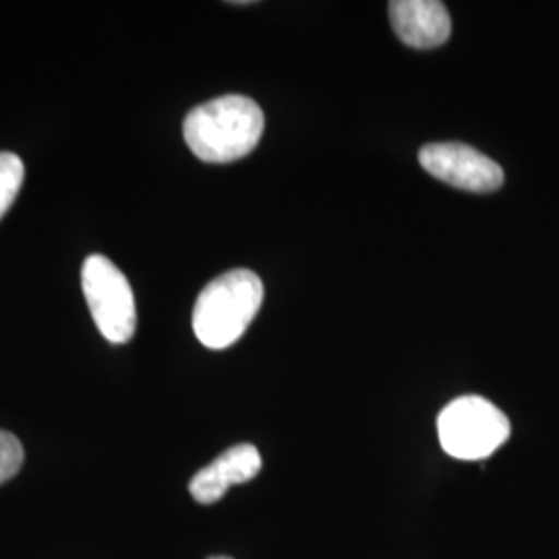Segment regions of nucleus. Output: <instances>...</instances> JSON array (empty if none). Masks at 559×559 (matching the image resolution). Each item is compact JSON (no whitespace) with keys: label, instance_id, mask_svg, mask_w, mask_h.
<instances>
[{"label":"nucleus","instance_id":"f257e3e1","mask_svg":"<svg viewBox=\"0 0 559 559\" xmlns=\"http://www.w3.org/2000/svg\"><path fill=\"white\" fill-rule=\"evenodd\" d=\"M260 104L247 96L228 94L195 106L182 124L189 150L203 162L228 164L249 156L263 133Z\"/></svg>","mask_w":559,"mask_h":559},{"label":"nucleus","instance_id":"f03ea898","mask_svg":"<svg viewBox=\"0 0 559 559\" xmlns=\"http://www.w3.org/2000/svg\"><path fill=\"white\" fill-rule=\"evenodd\" d=\"M263 282L251 270H233L212 280L195 300L193 332L203 346H233L260 313Z\"/></svg>","mask_w":559,"mask_h":559},{"label":"nucleus","instance_id":"7ed1b4c3","mask_svg":"<svg viewBox=\"0 0 559 559\" xmlns=\"http://www.w3.org/2000/svg\"><path fill=\"white\" fill-rule=\"evenodd\" d=\"M438 436L452 459H489L510 438V420L493 402L462 396L441 411Z\"/></svg>","mask_w":559,"mask_h":559},{"label":"nucleus","instance_id":"20e7f679","mask_svg":"<svg viewBox=\"0 0 559 559\" xmlns=\"http://www.w3.org/2000/svg\"><path fill=\"white\" fill-rule=\"evenodd\" d=\"M81 284L102 336L112 344L133 338L138 328L135 297L119 267L104 255H90L81 267Z\"/></svg>","mask_w":559,"mask_h":559},{"label":"nucleus","instance_id":"39448f33","mask_svg":"<svg viewBox=\"0 0 559 559\" xmlns=\"http://www.w3.org/2000/svg\"><path fill=\"white\" fill-rule=\"evenodd\" d=\"M419 162L433 179L462 191L491 193L503 185L500 164L466 143H429L420 150Z\"/></svg>","mask_w":559,"mask_h":559},{"label":"nucleus","instance_id":"423d86ee","mask_svg":"<svg viewBox=\"0 0 559 559\" xmlns=\"http://www.w3.org/2000/svg\"><path fill=\"white\" fill-rule=\"evenodd\" d=\"M390 21L400 41L417 50L438 48L452 34L448 7L440 0H394Z\"/></svg>","mask_w":559,"mask_h":559},{"label":"nucleus","instance_id":"0eeeda50","mask_svg":"<svg viewBox=\"0 0 559 559\" xmlns=\"http://www.w3.org/2000/svg\"><path fill=\"white\" fill-rule=\"evenodd\" d=\"M260 471V450L251 443H239L226 450L210 466L201 468L189 483V491L198 503L210 506L221 501L233 485L255 479Z\"/></svg>","mask_w":559,"mask_h":559},{"label":"nucleus","instance_id":"6e6552de","mask_svg":"<svg viewBox=\"0 0 559 559\" xmlns=\"http://www.w3.org/2000/svg\"><path fill=\"white\" fill-rule=\"evenodd\" d=\"M25 168L20 156L11 152H0V218L9 212L13 201L20 195Z\"/></svg>","mask_w":559,"mask_h":559},{"label":"nucleus","instance_id":"1a4fd4ad","mask_svg":"<svg viewBox=\"0 0 559 559\" xmlns=\"http://www.w3.org/2000/svg\"><path fill=\"white\" fill-rule=\"evenodd\" d=\"M21 464H23L21 441L9 431H0V485L13 479L20 473Z\"/></svg>","mask_w":559,"mask_h":559},{"label":"nucleus","instance_id":"9d476101","mask_svg":"<svg viewBox=\"0 0 559 559\" xmlns=\"http://www.w3.org/2000/svg\"><path fill=\"white\" fill-rule=\"evenodd\" d=\"M210 559H233V558H226V556H216V558H210Z\"/></svg>","mask_w":559,"mask_h":559}]
</instances>
